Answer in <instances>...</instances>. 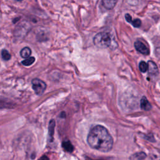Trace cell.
Returning <instances> with one entry per match:
<instances>
[{"label": "cell", "instance_id": "obj_9", "mask_svg": "<svg viewBox=\"0 0 160 160\" xmlns=\"http://www.w3.org/2000/svg\"><path fill=\"white\" fill-rule=\"evenodd\" d=\"M54 128H55V122L54 119H51L49 123V128H48V136L49 140L50 142L53 141V136L54 133Z\"/></svg>", "mask_w": 160, "mask_h": 160}, {"label": "cell", "instance_id": "obj_7", "mask_svg": "<svg viewBox=\"0 0 160 160\" xmlns=\"http://www.w3.org/2000/svg\"><path fill=\"white\" fill-rule=\"evenodd\" d=\"M140 106H141L142 109L145 111H150L152 108L150 103L149 102V101L145 96L142 98L141 103H140Z\"/></svg>", "mask_w": 160, "mask_h": 160}, {"label": "cell", "instance_id": "obj_15", "mask_svg": "<svg viewBox=\"0 0 160 160\" xmlns=\"http://www.w3.org/2000/svg\"><path fill=\"white\" fill-rule=\"evenodd\" d=\"M2 56L3 59L4 60H6V61H8V60L10 59V58H11V54L6 50H3L2 51Z\"/></svg>", "mask_w": 160, "mask_h": 160}, {"label": "cell", "instance_id": "obj_13", "mask_svg": "<svg viewBox=\"0 0 160 160\" xmlns=\"http://www.w3.org/2000/svg\"><path fill=\"white\" fill-rule=\"evenodd\" d=\"M35 62V58L34 57H29L28 58L25 59L24 61L22 62V64L25 66H28L33 64V63Z\"/></svg>", "mask_w": 160, "mask_h": 160}, {"label": "cell", "instance_id": "obj_3", "mask_svg": "<svg viewBox=\"0 0 160 160\" xmlns=\"http://www.w3.org/2000/svg\"><path fill=\"white\" fill-rule=\"evenodd\" d=\"M32 87L37 95H42L46 88V84L42 80L35 78L32 80Z\"/></svg>", "mask_w": 160, "mask_h": 160}, {"label": "cell", "instance_id": "obj_12", "mask_svg": "<svg viewBox=\"0 0 160 160\" xmlns=\"http://www.w3.org/2000/svg\"><path fill=\"white\" fill-rule=\"evenodd\" d=\"M31 54V50H30V48L28 47H25L24 48H23L20 52V54H21V56L23 58H28L30 55Z\"/></svg>", "mask_w": 160, "mask_h": 160}, {"label": "cell", "instance_id": "obj_8", "mask_svg": "<svg viewBox=\"0 0 160 160\" xmlns=\"http://www.w3.org/2000/svg\"><path fill=\"white\" fill-rule=\"evenodd\" d=\"M118 0H102L103 6L107 10H112L114 8Z\"/></svg>", "mask_w": 160, "mask_h": 160}, {"label": "cell", "instance_id": "obj_1", "mask_svg": "<svg viewBox=\"0 0 160 160\" xmlns=\"http://www.w3.org/2000/svg\"><path fill=\"white\" fill-rule=\"evenodd\" d=\"M87 142L91 148L103 153L110 151L113 146L111 134L106 128L101 125L95 126L90 131Z\"/></svg>", "mask_w": 160, "mask_h": 160}, {"label": "cell", "instance_id": "obj_10", "mask_svg": "<svg viewBox=\"0 0 160 160\" xmlns=\"http://www.w3.org/2000/svg\"><path fill=\"white\" fill-rule=\"evenodd\" d=\"M62 147L65 150V151L69 152V153L73 152V150H74V147L70 141L63 142L62 143Z\"/></svg>", "mask_w": 160, "mask_h": 160}, {"label": "cell", "instance_id": "obj_16", "mask_svg": "<svg viewBox=\"0 0 160 160\" xmlns=\"http://www.w3.org/2000/svg\"><path fill=\"white\" fill-rule=\"evenodd\" d=\"M38 160H49V159H48V158L45 155V156H42Z\"/></svg>", "mask_w": 160, "mask_h": 160}, {"label": "cell", "instance_id": "obj_5", "mask_svg": "<svg viewBox=\"0 0 160 160\" xmlns=\"http://www.w3.org/2000/svg\"><path fill=\"white\" fill-rule=\"evenodd\" d=\"M148 72L151 76H157L159 73L158 68L156 63L152 61H149L148 63Z\"/></svg>", "mask_w": 160, "mask_h": 160}, {"label": "cell", "instance_id": "obj_2", "mask_svg": "<svg viewBox=\"0 0 160 160\" xmlns=\"http://www.w3.org/2000/svg\"><path fill=\"white\" fill-rule=\"evenodd\" d=\"M93 43L99 48H106L111 45V36L108 33H99L94 37Z\"/></svg>", "mask_w": 160, "mask_h": 160}, {"label": "cell", "instance_id": "obj_6", "mask_svg": "<svg viewBox=\"0 0 160 160\" xmlns=\"http://www.w3.org/2000/svg\"><path fill=\"white\" fill-rule=\"evenodd\" d=\"M125 19L128 23H131L135 28H139V27L141 26V25H142L141 20H140L139 19H136L133 20L132 17L129 14H125Z\"/></svg>", "mask_w": 160, "mask_h": 160}, {"label": "cell", "instance_id": "obj_11", "mask_svg": "<svg viewBox=\"0 0 160 160\" xmlns=\"http://www.w3.org/2000/svg\"><path fill=\"white\" fill-rule=\"evenodd\" d=\"M146 154L145 153L139 152V153H137L136 154H133L130 158V159L131 160H143L145 158H146Z\"/></svg>", "mask_w": 160, "mask_h": 160}, {"label": "cell", "instance_id": "obj_17", "mask_svg": "<svg viewBox=\"0 0 160 160\" xmlns=\"http://www.w3.org/2000/svg\"><path fill=\"white\" fill-rule=\"evenodd\" d=\"M16 1H17V2H22L23 0H16Z\"/></svg>", "mask_w": 160, "mask_h": 160}, {"label": "cell", "instance_id": "obj_4", "mask_svg": "<svg viewBox=\"0 0 160 160\" xmlns=\"http://www.w3.org/2000/svg\"><path fill=\"white\" fill-rule=\"evenodd\" d=\"M134 47L136 50L144 55H148L150 54V50L148 46L141 41H136L134 43Z\"/></svg>", "mask_w": 160, "mask_h": 160}, {"label": "cell", "instance_id": "obj_14", "mask_svg": "<svg viewBox=\"0 0 160 160\" xmlns=\"http://www.w3.org/2000/svg\"><path fill=\"white\" fill-rule=\"evenodd\" d=\"M139 68L142 73H146L148 71V63L145 62H141L139 65Z\"/></svg>", "mask_w": 160, "mask_h": 160}]
</instances>
